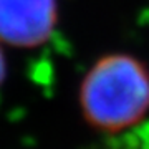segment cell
Returning a JSON list of instances; mask_svg holds the SVG:
<instances>
[{"instance_id": "7a4b0ae2", "label": "cell", "mask_w": 149, "mask_h": 149, "mask_svg": "<svg viewBox=\"0 0 149 149\" xmlns=\"http://www.w3.org/2000/svg\"><path fill=\"white\" fill-rule=\"evenodd\" d=\"M56 20V0H0V42L38 47L53 33Z\"/></svg>"}, {"instance_id": "6da1fadb", "label": "cell", "mask_w": 149, "mask_h": 149, "mask_svg": "<svg viewBox=\"0 0 149 149\" xmlns=\"http://www.w3.org/2000/svg\"><path fill=\"white\" fill-rule=\"evenodd\" d=\"M80 108L98 131L118 133L134 126L149 111V68L133 55L101 56L81 81Z\"/></svg>"}, {"instance_id": "3957f363", "label": "cell", "mask_w": 149, "mask_h": 149, "mask_svg": "<svg viewBox=\"0 0 149 149\" xmlns=\"http://www.w3.org/2000/svg\"><path fill=\"white\" fill-rule=\"evenodd\" d=\"M5 73H7V65H5V58H3V53L0 50V85L5 80Z\"/></svg>"}]
</instances>
